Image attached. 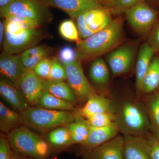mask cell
<instances>
[{
  "instance_id": "1",
  "label": "cell",
  "mask_w": 159,
  "mask_h": 159,
  "mask_svg": "<svg viewBox=\"0 0 159 159\" xmlns=\"http://www.w3.org/2000/svg\"><path fill=\"white\" fill-rule=\"evenodd\" d=\"M123 37V21L113 20L105 29L77 43V59L81 61L96 58L116 48Z\"/></svg>"
},
{
  "instance_id": "2",
  "label": "cell",
  "mask_w": 159,
  "mask_h": 159,
  "mask_svg": "<svg viewBox=\"0 0 159 159\" xmlns=\"http://www.w3.org/2000/svg\"><path fill=\"white\" fill-rule=\"evenodd\" d=\"M23 125L39 132L67 126L76 119L78 113L73 111H57L29 107L20 113Z\"/></svg>"
},
{
  "instance_id": "3",
  "label": "cell",
  "mask_w": 159,
  "mask_h": 159,
  "mask_svg": "<svg viewBox=\"0 0 159 159\" xmlns=\"http://www.w3.org/2000/svg\"><path fill=\"white\" fill-rule=\"evenodd\" d=\"M116 122L125 135L144 136L151 128L148 114L142 107L134 102L123 104Z\"/></svg>"
},
{
  "instance_id": "4",
  "label": "cell",
  "mask_w": 159,
  "mask_h": 159,
  "mask_svg": "<svg viewBox=\"0 0 159 159\" xmlns=\"http://www.w3.org/2000/svg\"><path fill=\"white\" fill-rule=\"evenodd\" d=\"M125 13L127 22L132 28L144 36L149 34L157 22V11L144 2L130 7Z\"/></svg>"
},
{
  "instance_id": "5",
  "label": "cell",
  "mask_w": 159,
  "mask_h": 159,
  "mask_svg": "<svg viewBox=\"0 0 159 159\" xmlns=\"http://www.w3.org/2000/svg\"><path fill=\"white\" fill-rule=\"evenodd\" d=\"M40 138L38 134L25 125L10 131L7 136L11 148L35 159H39L36 153V146Z\"/></svg>"
},
{
  "instance_id": "6",
  "label": "cell",
  "mask_w": 159,
  "mask_h": 159,
  "mask_svg": "<svg viewBox=\"0 0 159 159\" xmlns=\"http://www.w3.org/2000/svg\"><path fill=\"white\" fill-rule=\"evenodd\" d=\"M138 45L137 43H130L108 54L107 61L114 75L124 74L130 70L134 61Z\"/></svg>"
},
{
  "instance_id": "7",
  "label": "cell",
  "mask_w": 159,
  "mask_h": 159,
  "mask_svg": "<svg viewBox=\"0 0 159 159\" xmlns=\"http://www.w3.org/2000/svg\"><path fill=\"white\" fill-rule=\"evenodd\" d=\"M67 76L68 84L80 101H87L93 90L86 78L80 61L76 60L63 65Z\"/></svg>"
},
{
  "instance_id": "8",
  "label": "cell",
  "mask_w": 159,
  "mask_h": 159,
  "mask_svg": "<svg viewBox=\"0 0 159 159\" xmlns=\"http://www.w3.org/2000/svg\"><path fill=\"white\" fill-rule=\"evenodd\" d=\"M41 33L37 29H27L21 34H13L5 31L3 41L4 52L15 55L31 48L41 39Z\"/></svg>"
},
{
  "instance_id": "9",
  "label": "cell",
  "mask_w": 159,
  "mask_h": 159,
  "mask_svg": "<svg viewBox=\"0 0 159 159\" xmlns=\"http://www.w3.org/2000/svg\"><path fill=\"white\" fill-rule=\"evenodd\" d=\"M18 15L41 22L43 18L42 4L38 0H16L1 8V16Z\"/></svg>"
},
{
  "instance_id": "10",
  "label": "cell",
  "mask_w": 159,
  "mask_h": 159,
  "mask_svg": "<svg viewBox=\"0 0 159 159\" xmlns=\"http://www.w3.org/2000/svg\"><path fill=\"white\" fill-rule=\"evenodd\" d=\"M46 5L61 9L73 19H76L84 12L95 9L102 8L99 2L94 0H40Z\"/></svg>"
},
{
  "instance_id": "11",
  "label": "cell",
  "mask_w": 159,
  "mask_h": 159,
  "mask_svg": "<svg viewBox=\"0 0 159 159\" xmlns=\"http://www.w3.org/2000/svg\"><path fill=\"white\" fill-rule=\"evenodd\" d=\"M0 94L5 101L20 113L30 107V104L22 92L15 84L6 77H1Z\"/></svg>"
},
{
  "instance_id": "12",
  "label": "cell",
  "mask_w": 159,
  "mask_h": 159,
  "mask_svg": "<svg viewBox=\"0 0 159 159\" xmlns=\"http://www.w3.org/2000/svg\"><path fill=\"white\" fill-rule=\"evenodd\" d=\"M28 69L22 61L20 55L2 53L0 57V72L4 77L17 85L18 82Z\"/></svg>"
},
{
  "instance_id": "13",
  "label": "cell",
  "mask_w": 159,
  "mask_h": 159,
  "mask_svg": "<svg viewBox=\"0 0 159 159\" xmlns=\"http://www.w3.org/2000/svg\"><path fill=\"white\" fill-rule=\"evenodd\" d=\"M124 138V159H150L147 138L131 135H125Z\"/></svg>"
},
{
  "instance_id": "14",
  "label": "cell",
  "mask_w": 159,
  "mask_h": 159,
  "mask_svg": "<svg viewBox=\"0 0 159 159\" xmlns=\"http://www.w3.org/2000/svg\"><path fill=\"white\" fill-rule=\"evenodd\" d=\"M16 86L22 92L29 104L35 105L43 91V79L31 70H28Z\"/></svg>"
},
{
  "instance_id": "15",
  "label": "cell",
  "mask_w": 159,
  "mask_h": 159,
  "mask_svg": "<svg viewBox=\"0 0 159 159\" xmlns=\"http://www.w3.org/2000/svg\"><path fill=\"white\" fill-rule=\"evenodd\" d=\"M119 130V125L116 122L104 127L90 126L88 139L82 145L87 149L92 150L116 137Z\"/></svg>"
},
{
  "instance_id": "16",
  "label": "cell",
  "mask_w": 159,
  "mask_h": 159,
  "mask_svg": "<svg viewBox=\"0 0 159 159\" xmlns=\"http://www.w3.org/2000/svg\"><path fill=\"white\" fill-rule=\"evenodd\" d=\"M124 137L118 135L91 151L90 159H124Z\"/></svg>"
},
{
  "instance_id": "17",
  "label": "cell",
  "mask_w": 159,
  "mask_h": 159,
  "mask_svg": "<svg viewBox=\"0 0 159 159\" xmlns=\"http://www.w3.org/2000/svg\"><path fill=\"white\" fill-rule=\"evenodd\" d=\"M155 54L148 42L142 44L139 49L136 66V85L140 93H142L143 80Z\"/></svg>"
},
{
  "instance_id": "18",
  "label": "cell",
  "mask_w": 159,
  "mask_h": 159,
  "mask_svg": "<svg viewBox=\"0 0 159 159\" xmlns=\"http://www.w3.org/2000/svg\"><path fill=\"white\" fill-rule=\"evenodd\" d=\"M111 101L106 97L92 93L89 96L85 105L78 111V113L87 118L95 114L111 111Z\"/></svg>"
},
{
  "instance_id": "19",
  "label": "cell",
  "mask_w": 159,
  "mask_h": 159,
  "mask_svg": "<svg viewBox=\"0 0 159 159\" xmlns=\"http://www.w3.org/2000/svg\"><path fill=\"white\" fill-rule=\"evenodd\" d=\"M43 91H46L60 99L75 102L77 98L68 84L63 81L52 79H43Z\"/></svg>"
},
{
  "instance_id": "20",
  "label": "cell",
  "mask_w": 159,
  "mask_h": 159,
  "mask_svg": "<svg viewBox=\"0 0 159 159\" xmlns=\"http://www.w3.org/2000/svg\"><path fill=\"white\" fill-rule=\"evenodd\" d=\"M112 21L110 13L102 8H95L86 12V23L94 33L105 29Z\"/></svg>"
},
{
  "instance_id": "21",
  "label": "cell",
  "mask_w": 159,
  "mask_h": 159,
  "mask_svg": "<svg viewBox=\"0 0 159 159\" xmlns=\"http://www.w3.org/2000/svg\"><path fill=\"white\" fill-rule=\"evenodd\" d=\"M159 91V55L154 56L143 80L142 93L152 94Z\"/></svg>"
},
{
  "instance_id": "22",
  "label": "cell",
  "mask_w": 159,
  "mask_h": 159,
  "mask_svg": "<svg viewBox=\"0 0 159 159\" xmlns=\"http://www.w3.org/2000/svg\"><path fill=\"white\" fill-rule=\"evenodd\" d=\"M36 107L57 111H73L72 102L60 99L46 91H43L35 103Z\"/></svg>"
},
{
  "instance_id": "23",
  "label": "cell",
  "mask_w": 159,
  "mask_h": 159,
  "mask_svg": "<svg viewBox=\"0 0 159 159\" xmlns=\"http://www.w3.org/2000/svg\"><path fill=\"white\" fill-rule=\"evenodd\" d=\"M23 124L20 115L0 102V130L2 132L9 133L20 126Z\"/></svg>"
},
{
  "instance_id": "24",
  "label": "cell",
  "mask_w": 159,
  "mask_h": 159,
  "mask_svg": "<svg viewBox=\"0 0 159 159\" xmlns=\"http://www.w3.org/2000/svg\"><path fill=\"white\" fill-rule=\"evenodd\" d=\"M70 133L73 144L82 145L89 136L90 125L86 119L78 113L74 122L67 126Z\"/></svg>"
},
{
  "instance_id": "25",
  "label": "cell",
  "mask_w": 159,
  "mask_h": 159,
  "mask_svg": "<svg viewBox=\"0 0 159 159\" xmlns=\"http://www.w3.org/2000/svg\"><path fill=\"white\" fill-rule=\"evenodd\" d=\"M49 143L52 146L61 148L73 144L70 133L66 126L54 129L48 134Z\"/></svg>"
},
{
  "instance_id": "26",
  "label": "cell",
  "mask_w": 159,
  "mask_h": 159,
  "mask_svg": "<svg viewBox=\"0 0 159 159\" xmlns=\"http://www.w3.org/2000/svg\"><path fill=\"white\" fill-rule=\"evenodd\" d=\"M90 77L97 84H105L109 79V72L106 63L101 58H96L91 64Z\"/></svg>"
},
{
  "instance_id": "27",
  "label": "cell",
  "mask_w": 159,
  "mask_h": 159,
  "mask_svg": "<svg viewBox=\"0 0 159 159\" xmlns=\"http://www.w3.org/2000/svg\"><path fill=\"white\" fill-rule=\"evenodd\" d=\"M147 103L151 129L154 134L159 136V91L148 97Z\"/></svg>"
},
{
  "instance_id": "28",
  "label": "cell",
  "mask_w": 159,
  "mask_h": 159,
  "mask_svg": "<svg viewBox=\"0 0 159 159\" xmlns=\"http://www.w3.org/2000/svg\"><path fill=\"white\" fill-rule=\"evenodd\" d=\"M116 116L111 111L95 114L86 118L92 127H102L107 126L116 122Z\"/></svg>"
},
{
  "instance_id": "29",
  "label": "cell",
  "mask_w": 159,
  "mask_h": 159,
  "mask_svg": "<svg viewBox=\"0 0 159 159\" xmlns=\"http://www.w3.org/2000/svg\"><path fill=\"white\" fill-rule=\"evenodd\" d=\"M59 32L63 38L70 41L78 42L80 40L77 26L72 20L63 21L60 25Z\"/></svg>"
},
{
  "instance_id": "30",
  "label": "cell",
  "mask_w": 159,
  "mask_h": 159,
  "mask_svg": "<svg viewBox=\"0 0 159 159\" xmlns=\"http://www.w3.org/2000/svg\"><path fill=\"white\" fill-rule=\"evenodd\" d=\"M51 79L63 81L67 80L65 68L57 57L52 58L51 69Z\"/></svg>"
},
{
  "instance_id": "31",
  "label": "cell",
  "mask_w": 159,
  "mask_h": 159,
  "mask_svg": "<svg viewBox=\"0 0 159 159\" xmlns=\"http://www.w3.org/2000/svg\"><path fill=\"white\" fill-rule=\"evenodd\" d=\"M52 59L46 57L31 70L39 77L43 79H51V69Z\"/></svg>"
},
{
  "instance_id": "32",
  "label": "cell",
  "mask_w": 159,
  "mask_h": 159,
  "mask_svg": "<svg viewBox=\"0 0 159 159\" xmlns=\"http://www.w3.org/2000/svg\"><path fill=\"white\" fill-rule=\"evenodd\" d=\"M5 20L16 22L19 24L23 29H36L40 25L41 23L37 21L30 19L18 15H10L5 18Z\"/></svg>"
},
{
  "instance_id": "33",
  "label": "cell",
  "mask_w": 159,
  "mask_h": 159,
  "mask_svg": "<svg viewBox=\"0 0 159 159\" xmlns=\"http://www.w3.org/2000/svg\"><path fill=\"white\" fill-rule=\"evenodd\" d=\"M145 0H113L112 2L113 12L115 14H120L125 12L130 7Z\"/></svg>"
},
{
  "instance_id": "34",
  "label": "cell",
  "mask_w": 159,
  "mask_h": 159,
  "mask_svg": "<svg viewBox=\"0 0 159 159\" xmlns=\"http://www.w3.org/2000/svg\"><path fill=\"white\" fill-rule=\"evenodd\" d=\"M58 59L63 65L73 62L77 60L76 51L70 46H65L59 51Z\"/></svg>"
},
{
  "instance_id": "35",
  "label": "cell",
  "mask_w": 159,
  "mask_h": 159,
  "mask_svg": "<svg viewBox=\"0 0 159 159\" xmlns=\"http://www.w3.org/2000/svg\"><path fill=\"white\" fill-rule=\"evenodd\" d=\"M87 11L80 15L76 19L77 20V27L80 37L84 39L94 34V32L89 29L86 23L85 16Z\"/></svg>"
},
{
  "instance_id": "36",
  "label": "cell",
  "mask_w": 159,
  "mask_h": 159,
  "mask_svg": "<svg viewBox=\"0 0 159 159\" xmlns=\"http://www.w3.org/2000/svg\"><path fill=\"white\" fill-rule=\"evenodd\" d=\"M146 138L149 144L150 159H159V136L151 134Z\"/></svg>"
},
{
  "instance_id": "37",
  "label": "cell",
  "mask_w": 159,
  "mask_h": 159,
  "mask_svg": "<svg viewBox=\"0 0 159 159\" xmlns=\"http://www.w3.org/2000/svg\"><path fill=\"white\" fill-rule=\"evenodd\" d=\"M147 42L155 53L159 55V21L156 23L149 33Z\"/></svg>"
},
{
  "instance_id": "38",
  "label": "cell",
  "mask_w": 159,
  "mask_h": 159,
  "mask_svg": "<svg viewBox=\"0 0 159 159\" xmlns=\"http://www.w3.org/2000/svg\"><path fill=\"white\" fill-rule=\"evenodd\" d=\"M11 147L8 139L1 135L0 139V159H8L12 156Z\"/></svg>"
},
{
  "instance_id": "39",
  "label": "cell",
  "mask_w": 159,
  "mask_h": 159,
  "mask_svg": "<svg viewBox=\"0 0 159 159\" xmlns=\"http://www.w3.org/2000/svg\"><path fill=\"white\" fill-rule=\"evenodd\" d=\"M47 55V54H41L33 57H21L22 61L26 69L31 70Z\"/></svg>"
},
{
  "instance_id": "40",
  "label": "cell",
  "mask_w": 159,
  "mask_h": 159,
  "mask_svg": "<svg viewBox=\"0 0 159 159\" xmlns=\"http://www.w3.org/2000/svg\"><path fill=\"white\" fill-rule=\"evenodd\" d=\"M48 54V51L43 46H35L27 49L21 54V57H28L37 56L41 54Z\"/></svg>"
},
{
  "instance_id": "41",
  "label": "cell",
  "mask_w": 159,
  "mask_h": 159,
  "mask_svg": "<svg viewBox=\"0 0 159 159\" xmlns=\"http://www.w3.org/2000/svg\"><path fill=\"white\" fill-rule=\"evenodd\" d=\"M36 152L39 159H43L48 155L49 152L48 143L40 138L38 141L36 146Z\"/></svg>"
},
{
  "instance_id": "42",
  "label": "cell",
  "mask_w": 159,
  "mask_h": 159,
  "mask_svg": "<svg viewBox=\"0 0 159 159\" xmlns=\"http://www.w3.org/2000/svg\"><path fill=\"white\" fill-rule=\"evenodd\" d=\"M5 31L13 34H21L25 29H23L21 26L17 23L12 22L5 20Z\"/></svg>"
},
{
  "instance_id": "43",
  "label": "cell",
  "mask_w": 159,
  "mask_h": 159,
  "mask_svg": "<svg viewBox=\"0 0 159 159\" xmlns=\"http://www.w3.org/2000/svg\"><path fill=\"white\" fill-rule=\"evenodd\" d=\"M5 34V27L4 22H0V44L2 45L4 40Z\"/></svg>"
},
{
  "instance_id": "44",
  "label": "cell",
  "mask_w": 159,
  "mask_h": 159,
  "mask_svg": "<svg viewBox=\"0 0 159 159\" xmlns=\"http://www.w3.org/2000/svg\"><path fill=\"white\" fill-rule=\"evenodd\" d=\"M16 0H0V8L6 7Z\"/></svg>"
},
{
  "instance_id": "45",
  "label": "cell",
  "mask_w": 159,
  "mask_h": 159,
  "mask_svg": "<svg viewBox=\"0 0 159 159\" xmlns=\"http://www.w3.org/2000/svg\"><path fill=\"white\" fill-rule=\"evenodd\" d=\"M8 159H17L15 157H13L12 156H11V157H10V158H9Z\"/></svg>"
},
{
  "instance_id": "46",
  "label": "cell",
  "mask_w": 159,
  "mask_h": 159,
  "mask_svg": "<svg viewBox=\"0 0 159 159\" xmlns=\"http://www.w3.org/2000/svg\"><path fill=\"white\" fill-rule=\"evenodd\" d=\"M94 1H97V2H99V1H100V0H94Z\"/></svg>"
},
{
  "instance_id": "47",
  "label": "cell",
  "mask_w": 159,
  "mask_h": 159,
  "mask_svg": "<svg viewBox=\"0 0 159 159\" xmlns=\"http://www.w3.org/2000/svg\"><path fill=\"white\" fill-rule=\"evenodd\" d=\"M111 1H112V2L113 1V0H111Z\"/></svg>"
}]
</instances>
